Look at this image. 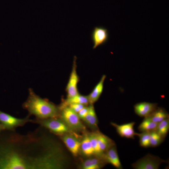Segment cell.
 Returning <instances> with one entry per match:
<instances>
[{
	"mask_svg": "<svg viewBox=\"0 0 169 169\" xmlns=\"http://www.w3.org/2000/svg\"><path fill=\"white\" fill-rule=\"evenodd\" d=\"M97 136L99 148L103 155L110 147L115 144L109 137L100 132H97Z\"/></svg>",
	"mask_w": 169,
	"mask_h": 169,
	"instance_id": "9a60e30c",
	"label": "cell"
},
{
	"mask_svg": "<svg viewBox=\"0 0 169 169\" xmlns=\"http://www.w3.org/2000/svg\"><path fill=\"white\" fill-rule=\"evenodd\" d=\"M91 37L93 43V48L95 49L107 42L109 38L108 30L102 26L95 27L91 33Z\"/></svg>",
	"mask_w": 169,
	"mask_h": 169,
	"instance_id": "ba28073f",
	"label": "cell"
},
{
	"mask_svg": "<svg viewBox=\"0 0 169 169\" xmlns=\"http://www.w3.org/2000/svg\"><path fill=\"white\" fill-rule=\"evenodd\" d=\"M111 125L114 127L119 135L122 137L127 138L134 139L138 133H136L134 129L135 122H131L122 125H119L113 122Z\"/></svg>",
	"mask_w": 169,
	"mask_h": 169,
	"instance_id": "30bf717a",
	"label": "cell"
},
{
	"mask_svg": "<svg viewBox=\"0 0 169 169\" xmlns=\"http://www.w3.org/2000/svg\"><path fill=\"white\" fill-rule=\"evenodd\" d=\"M61 138L72 154L77 156L80 149L81 142L75 136L69 133L61 136Z\"/></svg>",
	"mask_w": 169,
	"mask_h": 169,
	"instance_id": "8fae6325",
	"label": "cell"
},
{
	"mask_svg": "<svg viewBox=\"0 0 169 169\" xmlns=\"http://www.w3.org/2000/svg\"><path fill=\"white\" fill-rule=\"evenodd\" d=\"M39 127L27 135L15 131L0 147V169H52L64 168L60 148L41 135Z\"/></svg>",
	"mask_w": 169,
	"mask_h": 169,
	"instance_id": "6da1fadb",
	"label": "cell"
},
{
	"mask_svg": "<svg viewBox=\"0 0 169 169\" xmlns=\"http://www.w3.org/2000/svg\"><path fill=\"white\" fill-rule=\"evenodd\" d=\"M29 116L23 119L18 118L0 110V125L4 130L15 131L17 128L23 126L27 122H32V120L29 119Z\"/></svg>",
	"mask_w": 169,
	"mask_h": 169,
	"instance_id": "5b68a950",
	"label": "cell"
},
{
	"mask_svg": "<svg viewBox=\"0 0 169 169\" xmlns=\"http://www.w3.org/2000/svg\"><path fill=\"white\" fill-rule=\"evenodd\" d=\"M151 132H144L138 133L137 135L139 137L140 145L145 148L150 147V139Z\"/></svg>",
	"mask_w": 169,
	"mask_h": 169,
	"instance_id": "603a6c76",
	"label": "cell"
},
{
	"mask_svg": "<svg viewBox=\"0 0 169 169\" xmlns=\"http://www.w3.org/2000/svg\"><path fill=\"white\" fill-rule=\"evenodd\" d=\"M145 117L155 123H158L164 120L169 118V116L165 109L157 107L151 114Z\"/></svg>",
	"mask_w": 169,
	"mask_h": 169,
	"instance_id": "e0dca14e",
	"label": "cell"
},
{
	"mask_svg": "<svg viewBox=\"0 0 169 169\" xmlns=\"http://www.w3.org/2000/svg\"><path fill=\"white\" fill-rule=\"evenodd\" d=\"M157 104L143 102L138 103L134 106L135 113L141 117H145L151 114L157 107Z\"/></svg>",
	"mask_w": 169,
	"mask_h": 169,
	"instance_id": "7c38bea8",
	"label": "cell"
},
{
	"mask_svg": "<svg viewBox=\"0 0 169 169\" xmlns=\"http://www.w3.org/2000/svg\"><path fill=\"white\" fill-rule=\"evenodd\" d=\"M157 125L158 123L144 117L143 120L139 125L138 129L141 132H151L156 131Z\"/></svg>",
	"mask_w": 169,
	"mask_h": 169,
	"instance_id": "d6986e66",
	"label": "cell"
},
{
	"mask_svg": "<svg viewBox=\"0 0 169 169\" xmlns=\"http://www.w3.org/2000/svg\"><path fill=\"white\" fill-rule=\"evenodd\" d=\"M27 100L23 103V107L28 111L29 115H33L36 118L44 119L59 116V110L52 103L42 99L36 95L32 89H29Z\"/></svg>",
	"mask_w": 169,
	"mask_h": 169,
	"instance_id": "7a4b0ae2",
	"label": "cell"
},
{
	"mask_svg": "<svg viewBox=\"0 0 169 169\" xmlns=\"http://www.w3.org/2000/svg\"><path fill=\"white\" fill-rule=\"evenodd\" d=\"M89 110V107L85 106L78 113V114L80 119L83 120L87 115Z\"/></svg>",
	"mask_w": 169,
	"mask_h": 169,
	"instance_id": "484cf974",
	"label": "cell"
},
{
	"mask_svg": "<svg viewBox=\"0 0 169 169\" xmlns=\"http://www.w3.org/2000/svg\"><path fill=\"white\" fill-rule=\"evenodd\" d=\"M4 130V129L3 127L0 125V133L2 131Z\"/></svg>",
	"mask_w": 169,
	"mask_h": 169,
	"instance_id": "4316f807",
	"label": "cell"
},
{
	"mask_svg": "<svg viewBox=\"0 0 169 169\" xmlns=\"http://www.w3.org/2000/svg\"><path fill=\"white\" fill-rule=\"evenodd\" d=\"M169 130V118L158 123L156 131L163 138L166 136Z\"/></svg>",
	"mask_w": 169,
	"mask_h": 169,
	"instance_id": "44dd1931",
	"label": "cell"
},
{
	"mask_svg": "<svg viewBox=\"0 0 169 169\" xmlns=\"http://www.w3.org/2000/svg\"><path fill=\"white\" fill-rule=\"evenodd\" d=\"M87 114L83 120L88 125L93 129L97 128L98 120L93 104H90Z\"/></svg>",
	"mask_w": 169,
	"mask_h": 169,
	"instance_id": "2e32d148",
	"label": "cell"
},
{
	"mask_svg": "<svg viewBox=\"0 0 169 169\" xmlns=\"http://www.w3.org/2000/svg\"><path fill=\"white\" fill-rule=\"evenodd\" d=\"M59 118L72 131H80L85 129V127L80 120L78 113L68 106H60Z\"/></svg>",
	"mask_w": 169,
	"mask_h": 169,
	"instance_id": "277c9868",
	"label": "cell"
},
{
	"mask_svg": "<svg viewBox=\"0 0 169 169\" xmlns=\"http://www.w3.org/2000/svg\"><path fill=\"white\" fill-rule=\"evenodd\" d=\"M94 154L97 156L102 158L103 154L101 152L99 147L97 136V132H94L89 135Z\"/></svg>",
	"mask_w": 169,
	"mask_h": 169,
	"instance_id": "7402d4cb",
	"label": "cell"
},
{
	"mask_svg": "<svg viewBox=\"0 0 169 169\" xmlns=\"http://www.w3.org/2000/svg\"><path fill=\"white\" fill-rule=\"evenodd\" d=\"M106 78L105 75H103L92 92L87 96L90 104H93L99 99L103 92L104 82Z\"/></svg>",
	"mask_w": 169,
	"mask_h": 169,
	"instance_id": "4fadbf2b",
	"label": "cell"
},
{
	"mask_svg": "<svg viewBox=\"0 0 169 169\" xmlns=\"http://www.w3.org/2000/svg\"><path fill=\"white\" fill-rule=\"evenodd\" d=\"M73 104H80L86 106L89 104L88 96L79 94L72 97H67L60 106H67Z\"/></svg>",
	"mask_w": 169,
	"mask_h": 169,
	"instance_id": "ac0fdd59",
	"label": "cell"
},
{
	"mask_svg": "<svg viewBox=\"0 0 169 169\" xmlns=\"http://www.w3.org/2000/svg\"><path fill=\"white\" fill-rule=\"evenodd\" d=\"M166 162L158 156L148 154L133 163L132 166L135 169H158L162 163Z\"/></svg>",
	"mask_w": 169,
	"mask_h": 169,
	"instance_id": "8992f818",
	"label": "cell"
},
{
	"mask_svg": "<svg viewBox=\"0 0 169 169\" xmlns=\"http://www.w3.org/2000/svg\"><path fill=\"white\" fill-rule=\"evenodd\" d=\"M76 57L75 56L73 60L72 70L66 87L67 98L72 97L79 94L77 84L79 78L76 71Z\"/></svg>",
	"mask_w": 169,
	"mask_h": 169,
	"instance_id": "52a82bcc",
	"label": "cell"
},
{
	"mask_svg": "<svg viewBox=\"0 0 169 169\" xmlns=\"http://www.w3.org/2000/svg\"><path fill=\"white\" fill-rule=\"evenodd\" d=\"M80 149L83 154L89 156L94 154L89 135H86L84 137L81 142Z\"/></svg>",
	"mask_w": 169,
	"mask_h": 169,
	"instance_id": "ffe728a7",
	"label": "cell"
},
{
	"mask_svg": "<svg viewBox=\"0 0 169 169\" xmlns=\"http://www.w3.org/2000/svg\"><path fill=\"white\" fill-rule=\"evenodd\" d=\"M85 105L80 104H73L69 105L68 106L75 112L78 113Z\"/></svg>",
	"mask_w": 169,
	"mask_h": 169,
	"instance_id": "d4e9b609",
	"label": "cell"
},
{
	"mask_svg": "<svg viewBox=\"0 0 169 169\" xmlns=\"http://www.w3.org/2000/svg\"><path fill=\"white\" fill-rule=\"evenodd\" d=\"M156 131L151 132L150 139V146L156 147L159 145L164 139Z\"/></svg>",
	"mask_w": 169,
	"mask_h": 169,
	"instance_id": "cb8c5ba5",
	"label": "cell"
},
{
	"mask_svg": "<svg viewBox=\"0 0 169 169\" xmlns=\"http://www.w3.org/2000/svg\"><path fill=\"white\" fill-rule=\"evenodd\" d=\"M102 158L105 163H109L117 169H122L115 144L110 147L105 151Z\"/></svg>",
	"mask_w": 169,
	"mask_h": 169,
	"instance_id": "9c48e42d",
	"label": "cell"
},
{
	"mask_svg": "<svg viewBox=\"0 0 169 169\" xmlns=\"http://www.w3.org/2000/svg\"><path fill=\"white\" fill-rule=\"evenodd\" d=\"M32 122L38 124L57 135L62 136L70 133L71 131L64 122L59 117L44 119L35 118L32 120Z\"/></svg>",
	"mask_w": 169,
	"mask_h": 169,
	"instance_id": "3957f363",
	"label": "cell"
},
{
	"mask_svg": "<svg viewBox=\"0 0 169 169\" xmlns=\"http://www.w3.org/2000/svg\"><path fill=\"white\" fill-rule=\"evenodd\" d=\"M104 163L105 162L102 158L98 157L86 160L81 166L83 169H99L103 167Z\"/></svg>",
	"mask_w": 169,
	"mask_h": 169,
	"instance_id": "5bb4252c",
	"label": "cell"
}]
</instances>
